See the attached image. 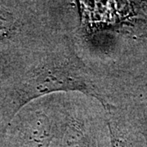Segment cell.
I'll return each mask as SVG.
<instances>
[{"label":"cell","instance_id":"2","mask_svg":"<svg viewBox=\"0 0 147 147\" xmlns=\"http://www.w3.org/2000/svg\"><path fill=\"white\" fill-rule=\"evenodd\" d=\"M57 131L52 116L42 109L34 110L21 132L18 147H51Z\"/></svg>","mask_w":147,"mask_h":147},{"label":"cell","instance_id":"5","mask_svg":"<svg viewBox=\"0 0 147 147\" xmlns=\"http://www.w3.org/2000/svg\"><path fill=\"white\" fill-rule=\"evenodd\" d=\"M15 30V21L12 15L4 11H0V41L8 38Z\"/></svg>","mask_w":147,"mask_h":147},{"label":"cell","instance_id":"3","mask_svg":"<svg viewBox=\"0 0 147 147\" xmlns=\"http://www.w3.org/2000/svg\"><path fill=\"white\" fill-rule=\"evenodd\" d=\"M51 147H110L103 136L88 125L79 118L72 117L64 128H58Z\"/></svg>","mask_w":147,"mask_h":147},{"label":"cell","instance_id":"1","mask_svg":"<svg viewBox=\"0 0 147 147\" xmlns=\"http://www.w3.org/2000/svg\"><path fill=\"white\" fill-rule=\"evenodd\" d=\"M68 91L92 96L106 107L94 74L72 49L61 47L44 53L27 74L20 107L44 95Z\"/></svg>","mask_w":147,"mask_h":147},{"label":"cell","instance_id":"6","mask_svg":"<svg viewBox=\"0 0 147 147\" xmlns=\"http://www.w3.org/2000/svg\"><path fill=\"white\" fill-rule=\"evenodd\" d=\"M146 131H147V128H146Z\"/></svg>","mask_w":147,"mask_h":147},{"label":"cell","instance_id":"4","mask_svg":"<svg viewBox=\"0 0 147 147\" xmlns=\"http://www.w3.org/2000/svg\"><path fill=\"white\" fill-rule=\"evenodd\" d=\"M107 124L110 131V147H135L129 138L121 135L120 131L116 128L110 118L107 121Z\"/></svg>","mask_w":147,"mask_h":147}]
</instances>
